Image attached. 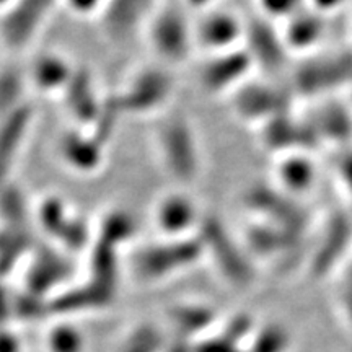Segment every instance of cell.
I'll return each instance as SVG.
<instances>
[{"label":"cell","instance_id":"obj_19","mask_svg":"<svg viewBox=\"0 0 352 352\" xmlns=\"http://www.w3.org/2000/svg\"><path fill=\"white\" fill-rule=\"evenodd\" d=\"M245 206L252 209L253 212L261 215L264 219L263 222L274 223V226H280L289 228V230H298L300 228L302 220L300 215L296 209L290 206L287 199L283 196H276L271 189L256 186L252 188L245 195Z\"/></svg>","mask_w":352,"mask_h":352},{"label":"cell","instance_id":"obj_29","mask_svg":"<svg viewBox=\"0 0 352 352\" xmlns=\"http://www.w3.org/2000/svg\"><path fill=\"white\" fill-rule=\"evenodd\" d=\"M316 3H318L320 7H333V6H336L338 2H341V0H315Z\"/></svg>","mask_w":352,"mask_h":352},{"label":"cell","instance_id":"obj_28","mask_svg":"<svg viewBox=\"0 0 352 352\" xmlns=\"http://www.w3.org/2000/svg\"><path fill=\"white\" fill-rule=\"evenodd\" d=\"M215 0H184V3L189 8H195V10H202V8H208L210 3H214Z\"/></svg>","mask_w":352,"mask_h":352},{"label":"cell","instance_id":"obj_25","mask_svg":"<svg viewBox=\"0 0 352 352\" xmlns=\"http://www.w3.org/2000/svg\"><path fill=\"white\" fill-rule=\"evenodd\" d=\"M320 33V21L315 16H307L302 13H297L294 19H290L287 32H285V44L296 47L308 46L315 41V38Z\"/></svg>","mask_w":352,"mask_h":352},{"label":"cell","instance_id":"obj_26","mask_svg":"<svg viewBox=\"0 0 352 352\" xmlns=\"http://www.w3.org/2000/svg\"><path fill=\"white\" fill-rule=\"evenodd\" d=\"M259 8L271 19H294L297 15L300 0H258Z\"/></svg>","mask_w":352,"mask_h":352},{"label":"cell","instance_id":"obj_24","mask_svg":"<svg viewBox=\"0 0 352 352\" xmlns=\"http://www.w3.org/2000/svg\"><path fill=\"white\" fill-rule=\"evenodd\" d=\"M311 171L310 165L307 160L300 157H285L280 162L279 170H277V176H279L280 183L290 191H303L310 186L311 182Z\"/></svg>","mask_w":352,"mask_h":352},{"label":"cell","instance_id":"obj_3","mask_svg":"<svg viewBox=\"0 0 352 352\" xmlns=\"http://www.w3.org/2000/svg\"><path fill=\"white\" fill-rule=\"evenodd\" d=\"M144 34L158 63L166 67L184 64L196 50L195 26L189 23L186 13L164 0L148 20Z\"/></svg>","mask_w":352,"mask_h":352},{"label":"cell","instance_id":"obj_14","mask_svg":"<svg viewBox=\"0 0 352 352\" xmlns=\"http://www.w3.org/2000/svg\"><path fill=\"white\" fill-rule=\"evenodd\" d=\"M103 95L98 94L94 74L87 67H76L60 98L64 101V108L69 116L82 129H90L98 116Z\"/></svg>","mask_w":352,"mask_h":352},{"label":"cell","instance_id":"obj_22","mask_svg":"<svg viewBox=\"0 0 352 352\" xmlns=\"http://www.w3.org/2000/svg\"><path fill=\"white\" fill-rule=\"evenodd\" d=\"M26 82H28L26 74L19 69L10 67L0 70V121L26 103L23 100Z\"/></svg>","mask_w":352,"mask_h":352},{"label":"cell","instance_id":"obj_4","mask_svg":"<svg viewBox=\"0 0 352 352\" xmlns=\"http://www.w3.org/2000/svg\"><path fill=\"white\" fill-rule=\"evenodd\" d=\"M196 235L204 250V258H209L223 279L236 285L252 283L253 266L250 254L223 220L215 214H204Z\"/></svg>","mask_w":352,"mask_h":352},{"label":"cell","instance_id":"obj_7","mask_svg":"<svg viewBox=\"0 0 352 352\" xmlns=\"http://www.w3.org/2000/svg\"><path fill=\"white\" fill-rule=\"evenodd\" d=\"M57 0H15L0 16V43L10 51H21L34 41Z\"/></svg>","mask_w":352,"mask_h":352},{"label":"cell","instance_id":"obj_9","mask_svg":"<svg viewBox=\"0 0 352 352\" xmlns=\"http://www.w3.org/2000/svg\"><path fill=\"white\" fill-rule=\"evenodd\" d=\"M253 60L243 46L208 57L199 70V85L208 95L233 94L245 83Z\"/></svg>","mask_w":352,"mask_h":352},{"label":"cell","instance_id":"obj_27","mask_svg":"<svg viewBox=\"0 0 352 352\" xmlns=\"http://www.w3.org/2000/svg\"><path fill=\"white\" fill-rule=\"evenodd\" d=\"M67 3L69 10L74 12L76 15L87 16V15H96L103 10L107 0H64Z\"/></svg>","mask_w":352,"mask_h":352},{"label":"cell","instance_id":"obj_2","mask_svg":"<svg viewBox=\"0 0 352 352\" xmlns=\"http://www.w3.org/2000/svg\"><path fill=\"white\" fill-rule=\"evenodd\" d=\"M204 259L197 235L186 239H160L135 248L129 256L132 276L140 283L168 279Z\"/></svg>","mask_w":352,"mask_h":352},{"label":"cell","instance_id":"obj_15","mask_svg":"<svg viewBox=\"0 0 352 352\" xmlns=\"http://www.w3.org/2000/svg\"><path fill=\"white\" fill-rule=\"evenodd\" d=\"M230 96L233 111L243 121H263L266 124L267 121L284 114V95L270 87L243 83Z\"/></svg>","mask_w":352,"mask_h":352},{"label":"cell","instance_id":"obj_11","mask_svg":"<svg viewBox=\"0 0 352 352\" xmlns=\"http://www.w3.org/2000/svg\"><path fill=\"white\" fill-rule=\"evenodd\" d=\"M245 38V23L230 12L206 13L195 25L196 47L204 50L209 56L241 47Z\"/></svg>","mask_w":352,"mask_h":352},{"label":"cell","instance_id":"obj_18","mask_svg":"<svg viewBox=\"0 0 352 352\" xmlns=\"http://www.w3.org/2000/svg\"><path fill=\"white\" fill-rule=\"evenodd\" d=\"M74 67L67 57L59 52H43L33 60L26 78L44 95H63L74 76Z\"/></svg>","mask_w":352,"mask_h":352},{"label":"cell","instance_id":"obj_20","mask_svg":"<svg viewBox=\"0 0 352 352\" xmlns=\"http://www.w3.org/2000/svg\"><path fill=\"white\" fill-rule=\"evenodd\" d=\"M138 235V222L134 215L124 209H114L103 214L95 228V239L121 250Z\"/></svg>","mask_w":352,"mask_h":352},{"label":"cell","instance_id":"obj_12","mask_svg":"<svg viewBox=\"0 0 352 352\" xmlns=\"http://www.w3.org/2000/svg\"><path fill=\"white\" fill-rule=\"evenodd\" d=\"M57 153L69 170L78 175H94L104 165L107 145L90 131L72 129L60 135Z\"/></svg>","mask_w":352,"mask_h":352},{"label":"cell","instance_id":"obj_1","mask_svg":"<svg viewBox=\"0 0 352 352\" xmlns=\"http://www.w3.org/2000/svg\"><path fill=\"white\" fill-rule=\"evenodd\" d=\"M158 158L166 173L179 184H191L202 171L199 140L191 122L183 114L162 118L153 131Z\"/></svg>","mask_w":352,"mask_h":352},{"label":"cell","instance_id":"obj_6","mask_svg":"<svg viewBox=\"0 0 352 352\" xmlns=\"http://www.w3.org/2000/svg\"><path fill=\"white\" fill-rule=\"evenodd\" d=\"M36 220L41 230L64 253H83L90 250L95 230L78 214H74L63 197L46 196L36 208Z\"/></svg>","mask_w":352,"mask_h":352},{"label":"cell","instance_id":"obj_30","mask_svg":"<svg viewBox=\"0 0 352 352\" xmlns=\"http://www.w3.org/2000/svg\"><path fill=\"white\" fill-rule=\"evenodd\" d=\"M13 2H15V0H0V12H2V13L6 12Z\"/></svg>","mask_w":352,"mask_h":352},{"label":"cell","instance_id":"obj_23","mask_svg":"<svg viewBox=\"0 0 352 352\" xmlns=\"http://www.w3.org/2000/svg\"><path fill=\"white\" fill-rule=\"evenodd\" d=\"M0 222L2 228H28V204L13 182L0 189Z\"/></svg>","mask_w":352,"mask_h":352},{"label":"cell","instance_id":"obj_16","mask_svg":"<svg viewBox=\"0 0 352 352\" xmlns=\"http://www.w3.org/2000/svg\"><path fill=\"white\" fill-rule=\"evenodd\" d=\"M243 41V47L252 57L253 65L259 64V67L267 72H277L283 69L285 41H280L274 28L267 21L252 20L250 23H246Z\"/></svg>","mask_w":352,"mask_h":352},{"label":"cell","instance_id":"obj_8","mask_svg":"<svg viewBox=\"0 0 352 352\" xmlns=\"http://www.w3.org/2000/svg\"><path fill=\"white\" fill-rule=\"evenodd\" d=\"M162 0H107L100 12V23L109 41L121 44L144 33Z\"/></svg>","mask_w":352,"mask_h":352},{"label":"cell","instance_id":"obj_21","mask_svg":"<svg viewBox=\"0 0 352 352\" xmlns=\"http://www.w3.org/2000/svg\"><path fill=\"white\" fill-rule=\"evenodd\" d=\"M126 116L118 91H109L103 95V101L98 111V116L90 127V132L103 145H108L114 135V132L120 127V122Z\"/></svg>","mask_w":352,"mask_h":352},{"label":"cell","instance_id":"obj_17","mask_svg":"<svg viewBox=\"0 0 352 352\" xmlns=\"http://www.w3.org/2000/svg\"><path fill=\"white\" fill-rule=\"evenodd\" d=\"M28 261L26 280L30 289L36 292L63 283L72 272L69 254L56 246H34Z\"/></svg>","mask_w":352,"mask_h":352},{"label":"cell","instance_id":"obj_10","mask_svg":"<svg viewBox=\"0 0 352 352\" xmlns=\"http://www.w3.org/2000/svg\"><path fill=\"white\" fill-rule=\"evenodd\" d=\"M204 212L191 196L184 192H168L153 208V226L162 239H186L199 230Z\"/></svg>","mask_w":352,"mask_h":352},{"label":"cell","instance_id":"obj_5","mask_svg":"<svg viewBox=\"0 0 352 352\" xmlns=\"http://www.w3.org/2000/svg\"><path fill=\"white\" fill-rule=\"evenodd\" d=\"M126 116H152L162 113L175 95V78L166 65H145L118 91Z\"/></svg>","mask_w":352,"mask_h":352},{"label":"cell","instance_id":"obj_13","mask_svg":"<svg viewBox=\"0 0 352 352\" xmlns=\"http://www.w3.org/2000/svg\"><path fill=\"white\" fill-rule=\"evenodd\" d=\"M33 121L32 103L21 104L10 116L0 121V189L12 182V170L23 151Z\"/></svg>","mask_w":352,"mask_h":352}]
</instances>
